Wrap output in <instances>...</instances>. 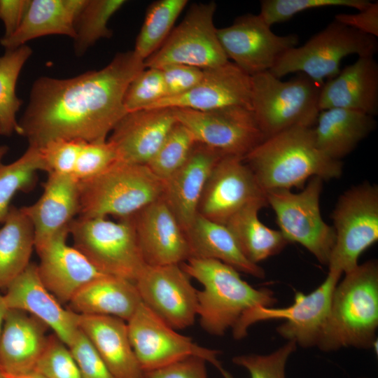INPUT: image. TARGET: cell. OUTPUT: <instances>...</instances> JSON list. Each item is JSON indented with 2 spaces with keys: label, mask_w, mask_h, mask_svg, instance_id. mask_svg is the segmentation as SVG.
<instances>
[{
  "label": "cell",
  "mask_w": 378,
  "mask_h": 378,
  "mask_svg": "<svg viewBox=\"0 0 378 378\" xmlns=\"http://www.w3.org/2000/svg\"><path fill=\"white\" fill-rule=\"evenodd\" d=\"M145 68L132 50L117 53L99 70L66 79L38 78L19 122L20 135L38 148L56 139L106 141L127 113L124 97L128 85Z\"/></svg>",
  "instance_id": "cell-1"
},
{
  "label": "cell",
  "mask_w": 378,
  "mask_h": 378,
  "mask_svg": "<svg viewBox=\"0 0 378 378\" xmlns=\"http://www.w3.org/2000/svg\"><path fill=\"white\" fill-rule=\"evenodd\" d=\"M261 189L267 192L304 188L313 177L323 181L340 178L341 160H333L317 147L313 127H295L266 138L244 158Z\"/></svg>",
  "instance_id": "cell-2"
},
{
  "label": "cell",
  "mask_w": 378,
  "mask_h": 378,
  "mask_svg": "<svg viewBox=\"0 0 378 378\" xmlns=\"http://www.w3.org/2000/svg\"><path fill=\"white\" fill-rule=\"evenodd\" d=\"M377 326L378 263L370 260L337 284L316 346L323 351L368 349L374 344Z\"/></svg>",
  "instance_id": "cell-3"
},
{
  "label": "cell",
  "mask_w": 378,
  "mask_h": 378,
  "mask_svg": "<svg viewBox=\"0 0 378 378\" xmlns=\"http://www.w3.org/2000/svg\"><path fill=\"white\" fill-rule=\"evenodd\" d=\"M181 266L203 286L197 291V316L202 328L211 335H223L248 310L276 302L271 290L253 288L237 270L220 261L190 258Z\"/></svg>",
  "instance_id": "cell-4"
},
{
  "label": "cell",
  "mask_w": 378,
  "mask_h": 378,
  "mask_svg": "<svg viewBox=\"0 0 378 378\" xmlns=\"http://www.w3.org/2000/svg\"><path fill=\"white\" fill-rule=\"evenodd\" d=\"M164 181L146 165L118 161L79 181V217H132L162 197Z\"/></svg>",
  "instance_id": "cell-5"
},
{
  "label": "cell",
  "mask_w": 378,
  "mask_h": 378,
  "mask_svg": "<svg viewBox=\"0 0 378 378\" xmlns=\"http://www.w3.org/2000/svg\"><path fill=\"white\" fill-rule=\"evenodd\" d=\"M321 86L303 74L285 81L270 71L251 76V110L265 137L295 127H314Z\"/></svg>",
  "instance_id": "cell-6"
},
{
  "label": "cell",
  "mask_w": 378,
  "mask_h": 378,
  "mask_svg": "<svg viewBox=\"0 0 378 378\" xmlns=\"http://www.w3.org/2000/svg\"><path fill=\"white\" fill-rule=\"evenodd\" d=\"M74 246L105 274L134 283L146 266L132 217L113 221L77 216L69 225Z\"/></svg>",
  "instance_id": "cell-7"
},
{
  "label": "cell",
  "mask_w": 378,
  "mask_h": 378,
  "mask_svg": "<svg viewBox=\"0 0 378 378\" xmlns=\"http://www.w3.org/2000/svg\"><path fill=\"white\" fill-rule=\"evenodd\" d=\"M377 50L375 37L334 20L302 46L286 52L270 72L279 78L292 73L303 74L323 85L326 79L340 73L345 57H374Z\"/></svg>",
  "instance_id": "cell-8"
},
{
  "label": "cell",
  "mask_w": 378,
  "mask_h": 378,
  "mask_svg": "<svg viewBox=\"0 0 378 378\" xmlns=\"http://www.w3.org/2000/svg\"><path fill=\"white\" fill-rule=\"evenodd\" d=\"M335 242L328 268L347 273L360 255L378 240V186L369 182L354 186L338 198L332 213Z\"/></svg>",
  "instance_id": "cell-9"
},
{
  "label": "cell",
  "mask_w": 378,
  "mask_h": 378,
  "mask_svg": "<svg viewBox=\"0 0 378 378\" xmlns=\"http://www.w3.org/2000/svg\"><path fill=\"white\" fill-rule=\"evenodd\" d=\"M323 182L322 178L313 177L299 192L273 190L266 193V199L287 241L303 246L320 263L328 265L335 242V232L321 214Z\"/></svg>",
  "instance_id": "cell-10"
},
{
  "label": "cell",
  "mask_w": 378,
  "mask_h": 378,
  "mask_svg": "<svg viewBox=\"0 0 378 378\" xmlns=\"http://www.w3.org/2000/svg\"><path fill=\"white\" fill-rule=\"evenodd\" d=\"M342 274L328 271L323 283L308 294L295 291L294 302L286 307H256L248 310L232 328L233 337L246 336L253 324L267 320H284L276 328L280 336L302 347L316 346L329 313L334 290Z\"/></svg>",
  "instance_id": "cell-11"
},
{
  "label": "cell",
  "mask_w": 378,
  "mask_h": 378,
  "mask_svg": "<svg viewBox=\"0 0 378 378\" xmlns=\"http://www.w3.org/2000/svg\"><path fill=\"white\" fill-rule=\"evenodd\" d=\"M216 10L214 1L191 5L183 20L160 48L144 61L146 68L184 64L206 69L230 61L214 26Z\"/></svg>",
  "instance_id": "cell-12"
},
{
  "label": "cell",
  "mask_w": 378,
  "mask_h": 378,
  "mask_svg": "<svg viewBox=\"0 0 378 378\" xmlns=\"http://www.w3.org/2000/svg\"><path fill=\"white\" fill-rule=\"evenodd\" d=\"M130 343L143 372L158 369L189 356H198L218 370L220 352L200 346L178 333L142 302L127 321Z\"/></svg>",
  "instance_id": "cell-13"
},
{
  "label": "cell",
  "mask_w": 378,
  "mask_h": 378,
  "mask_svg": "<svg viewBox=\"0 0 378 378\" xmlns=\"http://www.w3.org/2000/svg\"><path fill=\"white\" fill-rule=\"evenodd\" d=\"M178 122L198 144L225 155L244 158L262 143L265 136L251 108L232 106L207 111L174 108Z\"/></svg>",
  "instance_id": "cell-14"
},
{
  "label": "cell",
  "mask_w": 378,
  "mask_h": 378,
  "mask_svg": "<svg viewBox=\"0 0 378 378\" xmlns=\"http://www.w3.org/2000/svg\"><path fill=\"white\" fill-rule=\"evenodd\" d=\"M228 60L250 76L270 71L288 50L297 46V34H274L260 14H245L228 27L217 29Z\"/></svg>",
  "instance_id": "cell-15"
},
{
  "label": "cell",
  "mask_w": 378,
  "mask_h": 378,
  "mask_svg": "<svg viewBox=\"0 0 378 378\" xmlns=\"http://www.w3.org/2000/svg\"><path fill=\"white\" fill-rule=\"evenodd\" d=\"M181 265L144 267L134 281L141 302L174 330L193 325L197 290Z\"/></svg>",
  "instance_id": "cell-16"
},
{
  "label": "cell",
  "mask_w": 378,
  "mask_h": 378,
  "mask_svg": "<svg viewBox=\"0 0 378 378\" xmlns=\"http://www.w3.org/2000/svg\"><path fill=\"white\" fill-rule=\"evenodd\" d=\"M267 200L244 158L225 155L214 167L200 197L197 212L223 225L246 205Z\"/></svg>",
  "instance_id": "cell-17"
},
{
  "label": "cell",
  "mask_w": 378,
  "mask_h": 378,
  "mask_svg": "<svg viewBox=\"0 0 378 378\" xmlns=\"http://www.w3.org/2000/svg\"><path fill=\"white\" fill-rule=\"evenodd\" d=\"M132 218L146 265H181L190 258L186 232L162 197Z\"/></svg>",
  "instance_id": "cell-18"
},
{
  "label": "cell",
  "mask_w": 378,
  "mask_h": 378,
  "mask_svg": "<svg viewBox=\"0 0 378 378\" xmlns=\"http://www.w3.org/2000/svg\"><path fill=\"white\" fill-rule=\"evenodd\" d=\"M199 83L187 92L166 97L146 108H171L207 111L232 106L251 108V76L233 62L203 69Z\"/></svg>",
  "instance_id": "cell-19"
},
{
  "label": "cell",
  "mask_w": 378,
  "mask_h": 378,
  "mask_svg": "<svg viewBox=\"0 0 378 378\" xmlns=\"http://www.w3.org/2000/svg\"><path fill=\"white\" fill-rule=\"evenodd\" d=\"M174 108H152L127 112L107 140L119 161L147 165L177 123Z\"/></svg>",
  "instance_id": "cell-20"
},
{
  "label": "cell",
  "mask_w": 378,
  "mask_h": 378,
  "mask_svg": "<svg viewBox=\"0 0 378 378\" xmlns=\"http://www.w3.org/2000/svg\"><path fill=\"white\" fill-rule=\"evenodd\" d=\"M66 227L37 250L40 279L62 304L69 303L76 293L90 282L108 275L97 269L74 246H69Z\"/></svg>",
  "instance_id": "cell-21"
},
{
  "label": "cell",
  "mask_w": 378,
  "mask_h": 378,
  "mask_svg": "<svg viewBox=\"0 0 378 378\" xmlns=\"http://www.w3.org/2000/svg\"><path fill=\"white\" fill-rule=\"evenodd\" d=\"M8 309L22 311L51 328L68 346L79 330V315L64 309L41 281L37 265L30 263L6 288Z\"/></svg>",
  "instance_id": "cell-22"
},
{
  "label": "cell",
  "mask_w": 378,
  "mask_h": 378,
  "mask_svg": "<svg viewBox=\"0 0 378 378\" xmlns=\"http://www.w3.org/2000/svg\"><path fill=\"white\" fill-rule=\"evenodd\" d=\"M48 174L39 199L29 206L21 207L34 227L36 251L69 227L80 209L79 182L71 175L52 172Z\"/></svg>",
  "instance_id": "cell-23"
},
{
  "label": "cell",
  "mask_w": 378,
  "mask_h": 378,
  "mask_svg": "<svg viewBox=\"0 0 378 378\" xmlns=\"http://www.w3.org/2000/svg\"><path fill=\"white\" fill-rule=\"evenodd\" d=\"M223 153L197 143L186 162L164 181L162 198L185 231L197 214L206 183Z\"/></svg>",
  "instance_id": "cell-24"
},
{
  "label": "cell",
  "mask_w": 378,
  "mask_h": 378,
  "mask_svg": "<svg viewBox=\"0 0 378 378\" xmlns=\"http://www.w3.org/2000/svg\"><path fill=\"white\" fill-rule=\"evenodd\" d=\"M319 110L344 108L374 116L378 113V64L360 57L321 88Z\"/></svg>",
  "instance_id": "cell-25"
},
{
  "label": "cell",
  "mask_w": 378,
  "mask_h": 378,
  "mask_svg": "<svg viewBox=\"0 0 378 378\" xmlns=\"http://www.w3.org/2000/svg\"><path fill=\"white\" fill-rule=\"evenodd\" d=\"M41 321L20 310L9 309L0 335V368L7 374L34 371L47 342Z\"/></svg>",
  "instance_id": "cell-26"
},
{
  "label": "cell",
  "mask_w": 378,
  "mask_h": 378,
  "mask_svg": "<svg viewBox=\"0 0 378 378\" xmlns=\"http://www.w3.org/2000/svg\"><path fill=\"white\" fill-rule=\"evenodd\" d=\"M79 329L115 378H141L143 371L129 338L127 322L110 316L78 314Z\"/></svg>",
  "instance_id": "cell-27"
},
{
  "label": "cell",
  "mask_w": 378,
  "mask_h": 378,
  "mask_svg": "<svg viewBox=\"0 0 378 378\" xmlns=\"http://www.w3.org/2000/svg\"><path fill=\"white\" fill-rule=\"evenodd\" d=\"M87 0L29 1L16 31L0 43L6 50H14L34 38L48 35L75 36L76 18Z\"/></svg>",
  "instance_id": "cell-28"
},
{
  "label": "cell",
  "mask_w": 378,
  "mask_h": 378,
  "mask_svg": "<svg viewBox=\"0 0 378 378\" xmlns=\"http://www.w3.org/2000/svg\"><path fill=\"white\" fill-rule=\"evenodd\" d=\"M141 302L133 281L105 275L79 290L69 304L80 315L110 316L127 322Z\"/></svg>",
  "instance_id": "cell-29"
},
{
  "label": "cell",
  "mask_w": 378,
  "mask_h": 378,
  "mask_svg": "<svg viewBox=\"0 0 378 378\" xmlns=\"http://www.w3.org/2000/svg\"><path fill=\"white\" fill-rule=\"evenodd\" d=\"M313 127L317 147L328 157L341 160L377 127L374 116L344 108L321 111Z\"/></svg>",
  "instance_id": "cell-30"
},
{
  "label": "cell",
  "mask_w": 378,
  "mask_h": 378,
  "mask_svg": "<svg viewBox=\"0 0 378 378\" xmlns=\"http://www.w3.org/2000/svg\"><path fill=\"white\" fill-rule=\"evenodd\" d=\"M186 234L190 258L216 260L231 266L239 272L259 279L265 278V270L245 256L225 225L197 214Z\"/></svg>",
  "instance_id": "cell-31"
},
{
  "label": "cell",
  "mask_w": 378,
  "mask_h": 378,
  "mask_svg": "<svg viewBox=\"0 0 378 378\" xmlns=\"http://www.w3.org/2000/svg\"><path fill=\"white\" fill-rule=\"evenodd\" d=\"M267 200L253 202L232 216L225 223L245 256L258 265L279 253L289 243L280 230L263 224L258 217Z\"/></svg>",
  "instance_id": "cell-32"
},
{
  "label": "cell",
  "mask_w": 378,
  "mask_h": 378,
  "mask_svg": "<svg viewBox=\"0 0 378 378\" xmlns=\"http://www.w3.org/2000/svg\"><path fill=\"white\" fill-rule=\"evenodd\" d=\"M34 230L20 209L11 206L0 228V289L7 286L31 263Z\"/></svg>",
  "instance_id": "cell-33"
},
{
  "label": "cell",
  "mask_w": 378,
  "mask_h": 378,
  "mask_svg": "<svg viewBox=\"0 0 378 378\" xmlns=\"http://www.w3.org/2000/svg\"><path fill=\"white\" fill-rule=\"evenodd\" d=\"M32 50L27 45L14 50H6L0 57V134L9 136L13 132L21 134L16 119L22 101L15 93L20 71Z\"/></svg>",
  "instance_id": "cell-34"
},
{
  "label": "cell",
  "mask_w": 378,
  "mask_h": 378,
  "mask_svg": "<svg viewBox=\"0 0 378 378\" xmlns=\"http://www.w3.org/2000/svg\"><path fill=\"white\" fill-rule=\"evenodd\" d=\"M188 4L187 0H159L148 7L133 52L145 61L163 44Z\"/></svg>",
  "instance_id": "cell-35"
},
{
  "label": "cell",
  "mask_w": 378,
  "mask_h": 378,
  "mask_svg": "<svg viewBox=\"0 0 378 378\" xmlns=\"http://www.w3.org/2000/svg\"><path fill=\"white\" fill-rule=\"evenodd\" d=\"M39 171L47 172L46 164L39 148L30 145L15 161L0 164V223L6 218L14 195L34 188Z\"/></svg>",
  "instance_id": "cell-36"
},
{
  "label": "cell",
  "mask_w": 378,
  "mask_h": 378,
  "mask_svg": "<svg viewBox=\"0 0 378 378\" xmlns=\"http://www.w3.org/2000/svg\"><path fill=\"white\" fill-rule=\"evenodd\" d=\"M126 3L125 0H87L75 21L74 48L83 55L98 40L111 36V18Z\"/></svg>",
  "instance_id": "cell-37"
},
{
  "label": "cell",
  "mask_w": 378,
  "mask_h": 378,
  "mask_svg": "<svg viewBox=\"0 0 378 378\" xmlns=\"http://www.w3.org/2000/svg\"><path fill=\"white\" fill-rule=\"evenodd\" d=\"M196 144L192 133L177 122L146 166L164 181L186 162Z\"/></svg>",
  "instance_id": "cell-38"
},
{
  "label": "cell",
  "mask_w": 378,
  "mask_h": 378,
  "mask_svg": "<svg viewBox=\"0 0 378 378\" xmlns=\"http://www.w3.org/2000/svg\"><path fill=\"white\" fill-rule=\"evenodd\" d=\"M368 0H263L260 15L272 27L287 21L300 12L326 7H348L361 10L370 4Z\"/></svg>",
  "instance_id": "cell-39"
},
{
  "label": "cell",
  "mask_w": 378,
  "mask_h": 378,
  "mask_svg": "<svg viewBox=\"0 0 378 378\" xmlns=\"http://www.w3.org/2000/svg\"><path fill=\"white\" fill-rule=\"evenodd\" d=\"M296 348L295 342L290 340L269 354L240 355L233 357L232 362L247 370L250 378H286V363ZM219 371L223 378H234L223 368Z\"/></svg>",
  "instance_id": "cell-40"
},
{
  "label": "cell",
  "mask_w": 378,
  "mask_h": 378,
  "mask_svg": "<svg viewBox=\"0 0 378 378\" xmlns=\"http://www.w3.org/2000/svg\"><path fill=\"white\" fill-rule=\"evenodd\" d=\"M167 96L162 71L145 68L128 85L124 106L127 112L144 109Z\"/></svg>",
  "instance_id": "cell-41"
},
{
  "label": "cell",
  "mask_w": 378,
  "mask_h": 378,
  "mask_svg": "<svg viewBox=\"0 0 378 378\" xmlns=\"http://www.w3.org/2000/svg\"><path fill=\"white\" fill-rule=\"evenodd\" d=\"M34 371L46 378H82L69 346L55 335L48 337Z\"/></svg>",
  "instance_id": "cell-42"
},
{
  "label": "cell",
  "mask_w": 378,
  "mask_h": 378,
  "mask_svg": "<svg viewBox=\"0 0 378 378\" xmlns=\"http://www.w3.org/2000/svg\"><path fill=\"white\" fill-rule=\"evenodd\" d=\"M119 161L116 151L108 141H83L72 176L78 182L92 178Z\"/></svg>",
  "instance_id": "cell-43"
},
{
  "label": "cell",
  "mask_w": 378,
  "mask_h": 378,
  "mask_svg": "<svg viewBox=\"0 0 378 378\" xmlns=\"http://www.w3.org/2000/svg\"><path fill=\"white\" fill-rule=\"evenodd\" d=\"M83 141L56 139L39 148L47 173L72 175Z\"/></svg>",
  "instance_id": "cell-44"
},
{
  "label": "cell",
  "mask_w": 378,
  "mask_h": 378,
  "mask_svg": "<svg viewBox=\"0 0 378 378\" xmlns=\"http://www.w3.org/2000/svg\"><path fill=\"white\" fill-rule=\"evenodd\" d=\"M69 348L82 378H115L93 345L80 329Z\"/></svg>",
  "instance_id": "cell-45"
},
{
  "label": "cell",
  "mask_w": 378,
  "mask_h": 378,
  "mask_svg": "<svg viewBox=\"0 0 378 378\" xmlns=\"http://www.w3.org/2000/svg\"><path fill=\"white\" fill-rule=\"evenodd\" d=\"M160 69L165 84L166 97L187 92L199 83L204 74L203 69L184 64H171Z\"/></svg>",
  "instance_id": "cell-46"
},
{
  "label": "cell",
  "mask_w": 378,
  "mask_h": 378,
  "mask_svg": "<svg viewBox=\"0 0 378 378\" xmlns=\"http://www.w3.org/2000/svg\"><path fill=\"white\" fill-rule=\"evenodd\" d=\"M206 360L189 356L166 366L143 372L141 378H208Z\"/></svg>",
  "instance_id": "cell-47"
},
{
  "label": "cell",
  "mask_w": 378,
  "mask_h": 378,
  "mask_svg": "<svg viewBox=\"0 0 378 378\" xmlns=\"http://www.w3.org/2000/svg\"><path fill=\"white\" fill-rule=\"evenodd\" d=\"M335 21L366 35L378 36V2H371L356 13H339Z\"/></svg>",
  "instance_id": "cell-48"
},
{
  "label": "cell",
  "mask_w": 378,
  "mask_h": 378,
  "mask_svg": "<svg viewBox=\"0 0 378 378\" xmlns=\"http://www.w3.org/2000/svg\"><path fill=\"white\" fill-rule=\"evenodd\" d=\"M29 0H0V20L5 27L4 38L12 35L20 26Z\"/></svg>",
  "instance_id": "cell-49"
},
{
  "label": "cell",
  "mask_w": 378,
  "mask_h": 378,
  "mask_svg": "<svg viewBox=\"0 0 378 378\" xmlns=\"http://www.w3.org/2000/svg\"><path fill=\"white\" fill-rule=\"evenodd\" d=\"M4 295L0 294V335L2 331L4 320L8 311Z\"/></svg>",
  "instance_id": "cell-50"
},
{
  "label": "cell",
  "mask_w": 378,
  "mask_h": 378,
  "mask_svg": "<svg viewBox=\"0 0 378 378\" xmlns=\"http://www.w3.org/2000/svg\"><path fill=\"white\" fill-rule=\"evenodd\" d=\"M4 374L6 378H46L44 376L35 371L20 374H10L4 372Z\"/></svg>",
  "instance_id": "cell-51"
},
{
  "label": "cell",
  "mask_w": 378,
  "mask_h": 378,
  "mask_svg": "<svg viewBox=\"0 0 378 378\" xmlns=\"http://www.w3.org/2000/svg\"><path fill=\"white\" fill-rule=\"evenodd\" d=\"M8 150V147L6 146H0V164L1 163V160L4 156L6 154Z\"/></svg>",
  "instance_id": "cell-52"
},
{
  "label": "cell",
  "mask_w": 378,
  "mask_h": 378,
  "mask_svg": "<svg viewBox=\"0 0 378 378\" xmlns=\"http://www.w3.org/2000/svg\"><path fill=\"white\" fill-rule=\"evenodd\" d=\"M0 378H6L2 370H0Z\"/></svg>",
  "instance_id": "cell-53"
},
{
  "label": "cell",
  "mask_w": 378,
  "mask_h": 378,
  "mask_svg": "<svg viewBox=\"0 0 378 378\" xmlns=\"http://www.w3.org/2000/svg\"><path fill=\"white\" fill-rule=\"evenodd\" d=\"M0 370H1V368H0Z\"/></svg>",
  "instance_id": "cell-54"
}]
</instances>
